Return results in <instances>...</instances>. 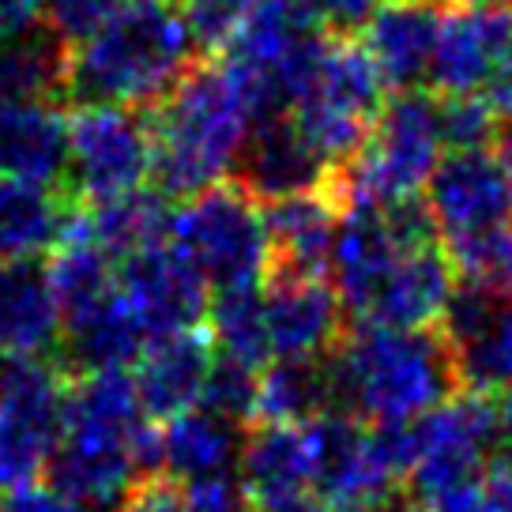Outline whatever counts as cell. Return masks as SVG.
<instances>
[{"instance_id":"cell-36","label":"cell","mask_w":512,"mask_h":512,"mask_svg":"<svg viewBox=\"0 0 512 512\" xmlns=\"http://www.w3.org/2000/svg\"><path fill=\"white\" fill-rule=\"evenodd\" d=\"M113 512H185V494L177 490L174 479L155 475V479L136 482Z\"/></svg>"},{"instance_id":"cell-43","label":"cell","mask_w":512,"mask_h":512,"mask_svg":"<svg viewBox=\"0 0 512 512\" xmlns=\"http://www.w3.org/2000/svg\"><path fill=\"white\" fill-rule=\"evenodd\" d=\"M486 106L497 113V121L512 125V49L497 61L494 76L486 80Z\"/></svg>"},{"instance_id":"cell-7","label":"cell","mask_w":512,"mask_h":512,"mask_svg":"<svg viewBox=\"0 0 512 512\" xmlns=\"http://www.w3.org/2000/svg\"><path fill=\"white\" fill-rule=\"evenodd\" d=\"M155 174V140L147 110L83 106L68 121V177L61 189L83 204L102 208L144 189Z\"/></svg>"},{"instance_id":"cell-37","label":"cell","mask_w":512,"mask_h":512,"mask_svg":"<svg viewBox=\"0 0 512 512\" xmlns=\"http://www.w3.org/2000/svg\"><path fill=\"white\" fill-rule=\"evenodd\" d=\"M185 512H253V505L245 486H238L234 479H211L189 486Z\"/></svg>"},{"instance_id":"cell-19","label":"cell","mask_w":512,"mask_h":512,"mask_svg":"<svg viewBox=\"0 0 512 512\" xmlns=\"http://www.w3.org/2000/svg\"><path fill=\"white\" fill-rule=\"evenodd\" d=\"M339 219H343V211L328 185L317 192L264 204V223H268V241H272V272L328 275Z\"/></svg>"},{"instance_id":"cell-24","label":"cell","mask_w":512,"mask_h":512,"mask_svg":"<svg viewBox=\"0 0 512 512\" xmlns=\"http://www.w3.org/2000/svg\"><path fill=\"white\" fill-rule=\"evenodd\" d=\"M68 211H72V196L64 189L0 177V264L53 253Z\"/></svg>"},{"instance_id":"cell-44","label":"cell","mask_w":512,"mask_h":512,"mask_svg":"<svg viewBox=\"0 0 512 512\" xmlns=\"http://www.w3.org/2000/svg\"><path fill=\"white\" fill-rule=\"evenodd\" d=\"M260 512H336L324 497L317 494H298L287 501H272V505H260Z\"/></svg>"},{"instance_id":"cell-14","label":"cell","mask_w":512,"mask_h":512,"mask_svg":"<svg viewBox=\"0 0 512 512\" xmlns=\"http://www.w3.org/2000/svg\"><path fill=\"white\" fill-rule=\"evenodd\" d=\"M441 8L426 0H384L366 23V49L384 83L400 91H430L441 38Z\"/></svg>"},{"instance_id":"cell-26","label":"cell","mask_w":512,"mask_h":512,"mask_svg":"<svg viewBox=\"0 0 512 512\" xmlns=\"http://www.w3.org/2000/svg\"><path fill=\"white\" fill-rule=\"evenodd\" d=\"M328 411H336L328 358H275L272 366L260 373L256 422L309 426Z\"/></svg>"},{"instance_id":"cell-21","label":"cell","mask_w":512,"mask_h":512,"mask_svg":"<svg viewBox=\"0 0 512 512\" xmlns=\"http://www.w3.org/2000/svg\"><path fill=\"white\" fill-rule=\"evenodd\" d=\"M151 343L140 317L132 313L128 298L121 294V283L106 302L91 305L80 317L64 320L61 328V351L57 362L68 377L98 373V369H125L136 362L144 347Z\"/></svg>"},{"instance_id":"cell-6","label":"cell","mask_w":512,"mask_h":512,"mask_svg":"<svg viewBox=\"0 0 512 512\" xmlns=\"http://www.w3.org/2000/svg\"><path fill=\"white\" fill-rule=\"evenodd\" d=\"M68 373L57 358L0 362V494H16L46 475L64 437Z\"/></svg>"},{"instance_id":"cell-13","label":"cell","mask_w":512,"mask_h":512,"mask_svg":"<svg viewBox=\"0 0 512 512\" xmlns=\"http://www.w3.org/2000/svg\"><path fill=\"white\" fill-rule=\"evenodd\" d=\"M512 49V4L479 0L456 4L441 16L430 91L437 98L475 95L494 76L497 61Z\"/></svg>"},{"instance_id":"cell-42","label":"cell","mask_w":512,"mask_h":512,"mask_svg":"<svg viewBox=\"0 0 512 512\" xmlns=\"http://www.w3.org/2000/svg\"><path fill=\"white\" fill-rule=\"evenodd\" d=\"M426 509L430 512H497L490 494H486V486H482V479L464 482V486H456V490H445V494L430 497Z\"/></svg>"},{"instance_id":"cell-8","label":"cell","mask_w":512,"mask_h":512,"mask_svg":"<svg viewBox=\"0 0 512 512\" xmlns=\"http://www.w3.org/2000/svg\"><path fill=\"white\" fill-rule=\"evenodd\" d=\"M497 448L494 396L460 392L445 407L415 422V467L411 486L426 501L464 482H479L482 467Z\"/></svg>"},{"instance_id":"cell-25","label":"cell","mask_w":512,"mask_h":512,"mask_svg":"<svg viewBox=\"0 0 512 512\" xmlns=\"http://www.w3.org/2000/svg\"><path fill=\"white\" fill-rule=\"evenodd\" d=\"M238 456V430L204 407L170 418L162 426V475L166 479L189 482V486L230 479V467L238 464Z\"/></svg>"},{"instance_id":"cell-30","label":"cell","mask_w":512,"mask_h":512,"mask_svg":"<svg viewBox=\"0 0 512 512\" xmlns=\"http://www.w3.org/2000/svg\"><path fill=\"white\" fill-rule=\"evenodd\" d=\"M208 332L223 358H234L249 369L272 366L275 354L264 317V287L215 294L208 309Z\"/></svg>"},{"instance_id":"cell-22","label":"cell","mask_w":512,"mask_h":512,"mask_svg":"<svg viewBox=\"0 0 512 512\" xmlns=\"http://www.w3.org/2000/svg\"><path fill=\"white\" fill-rule=\"evenodd\" d=\"M0 177L57 189L68 177V117L57 102L0 110Z\"/></svg>"},{"instance_id":"cell-47","label":"cell","mask_w":512,"mask_h":512,"mask_svg":"<svg viewBox=\"0 0 512 512\" xmlns=\"http://www.w3.org/2000/svg\"><path fill=\"white\" fill-rule=\"evenodd\" d=\"M384 512H430V509H426V505H415L411 497H400L392 509H384Z\"/></svg>"},{"instance_id":"cell-20","label":"cell","mask_w":512,"mask_h":512,"mask_svg":"<svg viewBox=\"0 0 512 512\" xmlns=\"http://www.w3.org/2000/svg\"><path fill=\"white\" fill-rule=\"evenodd\" d=\"M61 351V309L49 275L34 260L0 264V362Z\"/></svg>"},{"instance_id":"cell-1","label":"cell","mask_w":512,"mask_h":512,"mask_svg":"<svg viewBox=\"0 0 512 512\" xmlns=\"http://www.w3.org/2000/svg\"><path fill=\"white\" fill-rule=\"evenodd\" d=\"M336 411L366 426L418 422L464 392L456 351L437 328H381L351 324L347 339L328 354Z\"/></svg>"},{"instance_id":"cell-33","label":"cell","mask_w":512,"mask_h":512,"mask_svg":"<svg viewBox=\"0 0 512 512\" xmlns=\"http://www.w3.org/2000/svg\"><path fill=\"white\" fill-rule=\"evenodd\" d=\"M264 0H181V19L200 53H226Z\"/></svg>"},{"instance_id":"cell-18","label":"cell","mask_w":512,"mask_h":512,"mask_svg":"<svg viewBox=\"0 0 512 512\" xmlns=\"http://www.w3.org/2000/svg\"><path fill=\"white\" fill-rule=\"evenodd\" d=\"M400 241L392 238L384 208H351L343 211L332 249V268L336 290L343 298V309L351 320H362L369 313L373 298L381 294L384 279L400 264Z\"/></svg>"},{"instance_id":"cell-27","label":"cell","mask_w":512,"mask_h":512,"mask_svg":"<svg viewBox=\"0 0 512 512\" xmlns=\"http://www.w3.org/2000/svg\"><path fill=\"white\" fill-rule=\"evenodd\" d=\"M68 49L42 27L0 46V110L57 102L64 95Z\"/></svg>"},{"instance_id":"cell-5","label":"cell","mask_w":512,"mask_h":512,"mask_svg":"<svg viewBox=\"0 0 512 512\" xmlns=\"http://www.w3.org/2000/svg\"><path fill=\"white\" fill-rule=\"evenodd\" d=\"M384 91L388 83L377 72L366 42H358L354 34L328 31L317 80L290 117L305 136V144L328 162V170H336L354 155H362V147L369 144L373 125L388 102Z\"/></svg>"},{"instance_id":"cell-38","label":"cell","mask_w":512,"mask_h":512,"mask_svg":"<svg viewBox=\"0 0 512 512\" xmlns=\"http://www.w3.org/2000/svg\"><path fill=\"white\" fill-rule=\"evenodd\" d=\"M381 4L384 0H309V8L332 34H354L358 27H366Z\"/></svg>"},{"instance_id":"cell-17","label":"cell","mask_w":512,"mask_h":512,"mask_svg":"<svg viewBox=\"0 0 512 512\" xmlns=\"http://www.w3.org/2000/svg\"><path fill=\"white\" fill-rule=\"evenodd\" d=\"M460 287L456 264L448 260L445 245H426L400 256V264L384 279L381 294L369 313L354 324H381V328H437L452 294Z\"/></svg>"},{"instance_id":"cell-35","label":"cell","mask_w":512,"mask_h":512,"mask_svg":"<svg viewBox=\"0 0 512 512\" xmlns=\"http://www.w3.org/2000/svg\"><path fill=\"white\" fill-rule=\"evenodd\" d=\"M128 0H46V31L64 49L83 46L91 34H98L110 23Z\"/></svg>"},{"instance_id":"cell-45","label":"cell","mask_w":512,"mask_h":512,"mask_svg":"<svg viewBox=\"0 0 512 512\" xmlns=\"http://www.w3.org/2000/svg\"><path fill=\"white\" fill-rule=\"evenodd\" d=\"M494 411H497V445L512 448V388L494 392Z\"/></svg>"},{"instance_id":"cell-10","label":"cell","mask_w":512,"mask_h":512,"mask_svg":"<svg viewBox=\"0 0 512 512\" xmlns=\"http://www.w3.org/2000/svg\"><path fill=\"white\" fill-rule=\"evenodd\" d=\"M147 426L136 437H125L83 422H64L61 445L46 467L49 486L76 509H117L128 490L140 482L136 448Z\"/></svg>"},{"instance_id":"cell-46","label":"cell","mask_w":512,"mask_h":512,"mask_svg":"<svg viewBox=\"0 0 512 512\" xmlns=\"http://www.w3.org/2000/svg\"><path fill=\"white\" fill-rule=\"evenodd\" d=\"M494 155H497V159H501V166H505V170H509V177H512V125H509V128H501V132H497Z\"/></svg>"},{"instance_id":"cell-12","label":"cell","mask_w":512,"mask_h":512,"mask_svg":"<svg viewBox=\"0 0 512 512\" xmlns=\"http://www.w3.org/2000/svg\"><path fill=\"white\" fill-rule=\"evenodd\" d=\"M264 317L275 358H328L351 332V317L328 275L272 272L264 279Z\"/></svg>"},{"instance_id":"cell-48","label":"cell","mask_w":512,"mask_h":512,"mask_svg":"<svg viewBox=\"0 0 512 512\" xmlns=\"http://www.w3.org/2000/svg\"><path fill=\"white\" fill-rule=\"evenodd\" d=\"M456 4H479V0H456Z\"/></svg>"},{"instance_id":"cell-4","label":"cell","mask_w":512,"mask_h":512,"mask_svg":"<svg viewBox=\"0 0 512 512\" xmlns=\"http://www.w3.org/2000/svg\"><path fill=\"white\" fill-rule=\"evenodd\" d=\"M170 238L215 294L264 287L272 272L264 204L245 192L238 177L189 196L174 211Z\"/></svg>"},{"instance_id":"cell-40","label":"cell","mask_w":512,"mask_h":512,"mask_svg":"<svg viewBox=\"0 0 512 512\" xmlns=\"http://www.w3.org/2000/svg\"><path fill=\"white\" fill-rule=\"evenodd\" d=\"M42 12H46V0H0V46L31 34Z\"/></svg>"},{"instance_id":"cell-16","label":"cell","mask_w":512,"mask_h":512,"mask_svg":"<svg viewBox=\"0 0 512 512\" xmlns=\"http://www.w3.org/2000/svg\"><path fill=\"white\" fill-rule=\"evenodd\" d=\"M328 162L305 144L294 117L253 125L249 144L238 159V181L260 204H275L287 196L317 192L328 185Z\"/></svg>"},{"instance_id":"cell-31","label":"cell","mask_w":512,"mask_h":512,"mask_svg":"<svg viewBox=\"0 0 512 512\" xmlns=\"http://www.w3.org/2000/svg\"><path fill=\"white\" fill-rule=\"evenodd\" d=\"M456 369L464 392H505L512 388V298L501 305L494 324L475 343L456 351Z\"/></svg>"},{"instance_id":"cell-32","label":"cell","mask_w":512,"mask_h":512,"mask_svg":"<svg viewBox=\"0 0 512 512\" xmlns=\"http://www.w3.org/2000/svg\"><path fill=\"white\" fill-rule=\"evenodd\" d=\"M256 403H260V377H256V369L241 366L234 358L215 354V366H211V373H208L200 407L211 411L215 418L230 422L234 430H253Z\"/></svg>"},{"instance_id":"cell-9","label":"cell","mask_w":512,"mask_h":512,"mask_svg":"<svg viewBox=\"0 0 512 512\" xmlns=\"http://www.w3.org/2000/svg\"><path fill=\"white\" fill-rule=\"evenodd\" d=\"M426 204L445 241L497 234L512 226V177L494 151H452L433 170Z\"/></svg>"},{"instance_id":"cell-2","label":"cell","mask_w":512,"mask_h":512,"mask_svg":"<svg viewBox=\"0 0 512 512\" xmlns=\"http://www.w3.org/2000/svg\"><path fill=\"white\" fill-rule=\"evenodd\" d=\"M196 53L200 49L181 12L162 0H132L83 46L68 49L64 98H72L80 110H155L200 61Z\"/></svg>"},{"instance_id":"cell-29","label":"cell","mask_w":512,"mask_h":512,"mask_svg":"<svg viewBox=\"0 0 512 512\" xmlns=\"http://www.w3.org/2000/svg\"><path fill=\"white\" fill-rule=\"evenodd\" d=\"M49 290L61 309V328L64 320L80 317L91 305L106 302L117 290V272L113 260L102 253L98 241H61L46 264Z\"/></svg>"},{"instance_id":"cell-34","label":"cell","mask_w":512,"mask_h":512,"mask_svg":"<svg viewBox=\"0 0 512 512\" xmlns=\"http://www.w3.org/2000/svg\"><path fill=\"white\" fill-rule=\"evenodd\" d=\"M437 125H441V144L452 151H494L497 144V113L486 106V98L460 95L437 98Z\"/></svg>"},{"instance_id":"cell-15","label":"cell","mask_w":512,"mask_h":512,"mask_svg":"<svg viewBox=\"0 0 512 512\" xmlns=\"http://www.w3.org/2000/svg\"><path fill=\"white\" fill-rule=\"evenodd\" d=\"M215 343L211 332H177V336L151 339L144 354L136 358V388L147 418L170 422L177 415H189L204 400V384L215 366Z\"/></svg>"},{"instance_id":"cell-41","label":"cell","mask_w":512,"mask_h":512,"mask_svg":"<svg viewBox=\"0 0 512 512\" xmlns=\"http://www.w3.org/2000/svg\"><path fill=\"white\" fill-rule=\"evenodd\" d=\"M0 512H76L72 501H64L53 486H23L16 494H4Z\"/></svg>"},{"instance_id":"cell-11","label":"cell","mask_w":512,"mask_h":512,"mask_svg":"<svg viewBox=\"0 0 512 512\" xmlns=\"http://www.w3.org/2000/svg\"><path fill=\"white\" fill-rule=\"evenodd\" d=\"M117 283L144 324L147 339L196 332L208 320V283L174 245H155L128 256L117 272Z\"/></svg>"},{"instance_id":"cell-49","label":"cell","mask_w":512,"mask_h":512,"mask_svg":"<svg viewBox=\"0 0 512 512\" xmlns=\"http://www.w3.org/2000/svg\"><path fill=\"white\" fill-rule=\"evenodd\" d=\"M162 4H170V0H162Z\"/></svg>"},{"instance_id":"cell-3","label":"cell","mask_w":512,"mask_h":512,"mask_svg":"<svg viewBox=\"0 0 512 512\" xmlns=\"http://www.w3.org/2000/svg\"><path fill=\"white\" fill-rule=\"evenodd\" d=\"M155 140V181L170 200H189L196 192L226 181L253 132V113L238 80L226 64L200 61L177 80V87L147 110Z\"/></svg>"},{"instance_id":"cell-39","label":"cell","mask_w":512,"mask_h":512,"mask_svg":"<svg viewBox=\"0 0 512 512\" xmlns=\"http://www.w3.org/2000/svg\"><path fill=\"white\" fill-rule=\"evenodd\" d=\"M482 486L497 512H512V448L497 445L482 467Z\"/></svg>"},{"instance_id":"cell-23","label":"cell","mask_w":512,"mask_h":512,"mask_svg":"<svg viewBox=\"0 0 512 512\" xmlns=\"http://www.w3.org/2000/svg\"><path fill=\"white\" fill-rule=\"evenodd\" d=\"M241 486L256 505L313 494V452L305 426L256 422L241 441Z\"/></svg>"},{"instance_id":"cell-28","label":"cell","mask_w":512,"mask_h":512,"mask_svg":"<svg viewBox=\"0 0 512 512\" xmlns=\"http://www.w3.org/2000/svg\"><path fill=\"white\" fill-rule=\"evenodd\" d=\"M91 223H95V241L102 245V253L125 264L128 256L162 245L174 226V208H170V196H162L159 189H140L125 200L91 208Z\"/></svg>"}]
</instances>
